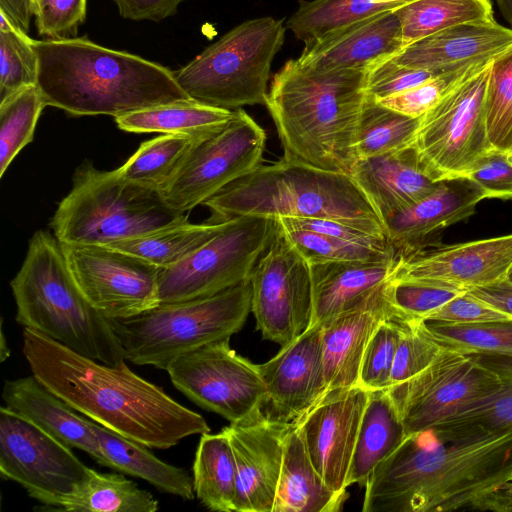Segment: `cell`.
Masks as SVG:
<instances>
[{
  "instance_id": "obj_56",
  "label": "cell",
  "mask_w": 512,
  "mask_h": 512,
  "mask_svg": "<svg viewBox=\"0 0 512 512\" xmlns=\"http://www.w3.org/2000/svg\"><path fill=\"white\" fill-rule=\"evenodd\" d=\"M0 10L24 31H29L33 16L31 0H0Z\"/></svg>"
},
{
  "instance_id": "obj_12",
  "label": "cell",
  "mask_w": 512,
  "mask_h": 512,
  "mask_svg": "<svg viewBox=\"0 0 512 512\" xmlns=\"http://www.w3.org/2000/svg\"><path fill=\"white\" fill-rule=\"evenodd\" d=\"M265 130L243 109L216 134L196 142L172 178L158 191L185 214L262 164Z\"/></svg>"
},
{
  "instance_id": "obj_38",
  "label": "cell",
  "mask_w": 512,
  "mask_h": 512,
  "mask_svg": "<svg viewBox=\"0 0 512 512\" xmlns=\"http://www.w3.org/2000/svg\"><path fill=\"white\" fill-rule=\"evenodd\" d=\"M500 375V388L431 428L442 435L497 433L512 429V359L481 356Z\"/></svg>"
},
{
  "instance_id": "obj_35",
  "label": "cell",
  "mask_w": 512,
  "mask_h": 512,
  "mask_svg": "<svg viewBox=\"0 0 512 512\" xmlns=\"http://www.w3.org/2000/svg\"><path fill=\"white\" fill-rule=\"evenodd\" d=\"M411 0H300L286 28L307 44L348 25L394 11Z\"/></svg>"
},
{
  "instance_id": "obj_51",
  "label": "cell",
  "mask_w": 512,
  "mask_h": 512,
  "mask_svg": "<svg viewBox=\"0 0 512 512\" xmlns=\"http://www.w3.org/2000/svg\"><path fill=\"white\" fill-rule=\"evenodd\" d=\"M438 74L440 73L412 68L390 58L369 71L367 94L380 100L411 89Z\"/></svg>"
},
{
  "instance_id": "obj_41",
  "label": "cell",
  "mask_w": 512,
  "mask_h": 512,
  "mask_svg": "<svg viewBox=\"0 0 512 512\" xmlns=\"http://www.w3.org/2000/svg\"><path fill=\"white\" fill-rule=\"evenodd\" d=\"M441 346L470 355L512 359V320L468 324L423 321Z\"/></svg>"
},
{
  "instance_id": "obj_44",
  "label": "cell",
  "mask_w": 512,
  "mask_h": 512,
  "mask_svg": "<svg viewBox=\"0 0 512 512\" xmlns=\"http://www.w3.org/2000/svg\"><path fill=\"white\" fill-rule=\"evenodd\" d=\"M44 107L37 85L0 102V177L18 153L33 140Z\"/></svg>"
},
{
  "instance_id": "obj_47",
  "label": "cell",
  "mask_w": 512,
  "mask_h": 512,
  "mask_svg": "<svg viewBox=\"0 0 512 512\" xmlns=\"http://www.w3.org/2000/svg\"><path fill=\"white\" fill-rule=\"evenodd\" d=\"M463 292L465 290L415 280L389 278L384 285L385 297L394 312L412 321H423Z\"/></svg>"
},
{
  "instance_id": "obj_21",
  "label": "cell",
  "mask_w": 512,
  "mask_h": 512,
  "mask_svg": "<svg viewBox=\"0 0 512 512\" xmlns=\"http://www.w3.org/2000/svg\"><path fill=\"white\" fill-rule=\"evenodd\" d=\"M293 426L262 413L225 427L237 470L236 512H273L285 439Z\"/></svg>"
},
{
  "instance_id": "obj_52",
  "label": "cell",
  "mask_w": 512,
  "mask_h": 512,
  "mask_svg": "<svg viewBox=\"0 0 512 512\" xmlns=\"http://www.w3.org/2000/svg\"><path fill=\"white\" fill-rule=\"evenodd\" d=\"M465 178L476 184L487 199H512V164L504 151H491Z\"/></svg>"
},
{
  "instance_id": "obj_62",
  "label": "cell",
  "mask_w": 512,
  "mask_h": 512,
  "mask_svg": "<svg viewBox=\"0 0 512 512\" xmlns=\"http://www.w3.org/2000/svg\"><path fill=\"white\" fill-rule=\"evenodd\" d=\"M507 277L512 281V267H511Z\"/></svg>"
},
{
  "instance_id": "obj_45",
  "label": "cell",
  "mask_w": 512,
  "mask_h": 512,
  "mask_svg": "<svg viewBox=\"0 0 512 512\" xmlns=\"http://www.w3.org/2000/svg\"><path fill=\"white\" fill-rule=\"evenodd\" d=\"M486 117L491 145L508 151L512 147V44L491 60Z\"/></svg>"
},
{
  "instance_id": "obj_6",
  "label": "cell",
  "mask_w": 512,
  "mask_h": 512,
  "mask_svg": "<svg viewBox=\"0 0 512 512\" xmlns=\"http://www.w3.org/2000/svg\"><path fill=\"white\" fill-rule=\"evenodd\" d=\"M16 322L73 351L111 366L126 355L109 319L99 313L75 283L58 239L38 230L10 282Z\"/></svg>"
},
{
  "instance_id": "obj_58",
  "label": "cell",
  "mask_w": 512,
  "mask_h": 512,
  "mask_svg": "<svg viewBox=\"0 0 512 512\" xmlns=\"http://www.w3.org/2000/svg\"><path fill=\"white\" fill-rule=\"evenodd\" d=\"M499 11L512 28V0H496Z\"/></svg>"
},
{
  "instance_id": "obj_46",
  "label": "cell",
  "mask_w": 512,
  "mask_h": 512,
  "mask_svg": "<svg viewBox=\"0 0 512 512\" xmlns=\"http://www.w3.org/2000/svg\"><path fill=\"white\" fill-rule=\"evenodd\" d=\"M492 59L474 61L442 72L411 89L377 101L401 114L419 118L456 86L485 68Z\"/></svg>"
},
{
  "instance_id": "obj_29",
  "label": "cell",
  "mask_w": 512,
  "mask_h": 512,
  "mask_svg": "<svg viewBox=\"0 0 512 512\" xmlns=\"http://www.w3.org/2000/svg\"><path fill=\"white\" fill-rule=\"evenodd\" d=\"M348 494L325 483L315 469L297 425L288 432L273 512H338Z\"/></svg>"
},
{
  "instance_id": "obj_9",
  "label": "cell",
  "mask_w": 512,
  "mask_h": 512,
  "mask_svg": "<svg viewBox=\"0 0 512 512\" xmlns=\"http://www.w3.org/2000/svg\"><path fill=\"white\" fill-rule=\"evenodd\" d=\"M285 36L282 19L245 21L208 46L175 79L193 100L236 110L265 105L271 63Z\"/></svg>"
},
{
  "instance_id": "obj_60",
  "label": "cell",
  "mask_w": 512,
  "mask_h": 512,
  "mask_svg": "<svg viewBox=\"0 0 512 512\" xmlns=\"http://www.w3.org/2000/svg\"><path fill=\"white\" fill-rule=\"evenodd\" d=\"M39 2H40V0H31V7H32L33 15H34V12H35Z\"/></svg>"
},
{
  "instance_id": "obj_25",
  "label": "cell",
  "mask_w": 512,
  "mask_h": 512,
  "mask_svg": "<svg viewBox=\"0 0 512 512\" xmlns=\"http://www.w3.org/2000/svg\"><path fill=\"white\" fill-rule=\"evenodd\" d=\"M350 175L383 225L391 216L425 197L438 184L423 170L411 144L358 159Z\"/></svg>"
},
{
  "instance_id": "obj_33",
  "label": "cell",
  "mask_w": 512,
  "mask_h": 512,
  "mask_svg": "<svg viewBox=\"0 0 512 512\" xmlns=\"http://www.w3.org/2000/svg\"><path fill=\"white\" fill-rule=\"evenodd\" d=\"M65 511L78 512H155L157 499L123 474L101 473L88 468L74 490L55 504Z\"/></svg>"
},
{
  "instance_id": "obj_7",
  "label": "cell",
  "mask_w": 512,
  "mask_h": 512,
  "mask_svg": "<svg viewBox=\"0 0 512 512\" xmlns=\"http://www.w3.org/2000/svg\"><path fill=\"white\" fill-rule=\"evenodd\" d=\"M72 180L50 222L60 243L110 245L188 217L170 209L157 191L125 180L118 168L83 163Z\"/></svg>"
},
{
  "instance_id": "obj_31",
  "label": "cell",
  "mask_w": 512,
  "mask_h": 512,
  "mask_svg": "<svg viewBox=\"0 0 512 512\" xmlns=\"http://www.w3.org/2000/svg\"><path fill=\"white\" fill-rule=\"evenodd\" d=\"M233 112L189 99L135 110L116 117L115 122L131 133L185 135L200 141L225 128Z\"/></svg>"
},
{
  "instance_id": "obj_30",
  "label": "cell",
  "mask_w": 512,
  "mask_h": 512,
  "mask_svg": "<svg viewBox=\"0 0 512 512\" xmlns=\"http://www.w3.org/2000/svg\"><path fill=\"white\" fill-rule=\"evenodd\" d=\"M106 459V467L141 478L156 489L193 500V480L188 472L158 459L149 447L90 421Z\"/></svg>"
},
{
  "instance_id": "obj_1",
  "label": "cell",
  "mask_w": 512,
  "mask_h": 512,
  "mask_svg": "<svg viewBox=\"0 0 512 512\" xmlns=\"http://www.w3.org/2000/svg\"><path fill=\"white\" fill-rule=\"evenodd\" d=\"M512 478V429L442 435L432 429L407 436L365 484L363 512L479 510Z\"/></svg>"
},
{
  "instance_id": "obj_19",
  "label": "cell",
  "mask_w": 512,
  "mask_h": 512,
  "mask_svg": "<svg viewBox=\"0 0 512 512\" xmlns=\"http://www.w3.org/2000/svg\"><path fill=\"white\" fill-rule=\"evenodd\" d=\"M265 386L263 412L297 425L326 395L322 326L315 324L267 362L258 365Z\"/></svg>"
},
{
  "instance_id": "obj_17",
  "label": "cell",
  "mask_w": 512,
  "mask_h": 512,
  "mask_svg": "<svg viewBox=\"0 0 512 512\" xmlns=\"http://www.w3.org/2000/svg\"><path fill=\"white\" fill-rule=\"evenodd\" d=\"M89 467L71 448L6 406L0 408V473L47 506L81 482Z\"/></svg>"
},
{
  "instance_id": "obj_59",
  "label": "cell",
  "mask_w": 512,
  "mask_h": 512,
  "mask_svg": "<svg viewBox=\"0 0 512 512\" xmlns=\"http://www.w3.org/2000/svg\"><path fill=\"white\" fill-rule=\"evenodd\" d=\"M10 356V349L6 344V338L3 331V321H1V336H0V360L4 362Z\"/></svg>"
},
{
  "instance_id": "obj_53",
  "label": "cell",
  "mask_w": 512,
  "mask_h": 512,
  "mask_svg": "<svg viewBox=\"0 0 512 512\" xmlns=\"http://www.w3.org/2000/svg\"><path fill=\"white\" fill-rule=\"evenodd\" d=\"M503 320H512V318L465 291L428 315L423 321L468 324Z\"/></svg>"
},
{
  "instance_id": "obj_23",
  "label": "cell",
  "mask_w": 512,
  "mask_h": 512,
  "mask_svg": "<svg viewBox=\"0 0 512 512\" xmlns=\"http://www.w3.org/2000/svg\"><path fill=\"white\" fill-rule=\"evenodd\" d=\"M404 48L398 16L388 11L304 44L298 61L319 70L370 71Z\"/></svg>"
},
{
  "instance_id": "obj_2",
  "label": "cell",
  "mask_w": 512,
  "mask_h": 512,
  "mask_svg": "<svg viewBox=\"0 0 512 512\" xmlns=\"http://www.w3.org/2000/svg\"><path fill=\"white\" fill-rule=\"evenodd\" d=\"M23 354L32 375L75 411L149 448L168 449L210 432L206 420L123 362L98 363L30 328Z\"/></svg>"
},
{
  "instance_id": "obj_48",
  "label": "cell",
  "mask_w": 512,
  "mask_h": 512,
  "mask_svg": "<svg viewBox=\"0 0 512 512\" xmlns=\"http://www.w3.org/2000/svg\"><path fill=\"white\" fill-rule=\"evenodd\" d=\"M408 322L412 321L394 313L378 326L363 354L358 385L369 391L390 387L396 350Z\"/></svg>"
},
{
  "instance_id": "obj_26",
  "label": "cell",
  "mask_w": 512,
  "mask_h": 512,
  "mask_svg": "<svg viewBox=\"0 0 512 512\" xmlns=\"http://www.w3.org/2000/svg\"><path fill=\"white\" fill-rule=\"evenodd\" d=\"M512 44V28L491 21L454 26L407 45L393 59L403 65L444 72L494 58Z\"/></svg>"
},
{
  "instance_id": "obj_43",
  "label": "cell",
  "mask_w": 512,
  "mask_h": 512,
  "mask_svg": "<svg viewBox=\"0 0 512 512\" xmlns=\"http://www.w3.org/2000/svg\"><path fill=\"white\" fill-rule=\"evenodd\" d=\"M34 39L0 10V102L37 85Z\"/></svg>"
},
{
  "instance_id": "obj_37",
  "label": "cell",
  "mask_w": 512,
  "mask_h": 512,
  "mask_svg": "<svg viewBox=\"0 0 512 512\" xmlns=\"http://www.w3.org/2000/svg\"><path fill=\"white\" fill-rule=\"evenodd\" d=\"M394 12L405 47L454 26L494 20L490 0H411Z\"/></svg>"
},
{
  "instance_id": "obj_50",
  "label": "cell",
  "mask_w": 512,
  "mask_h": 512,
  "mask_svg": "<svg viewBox=\"0 0 512 512\" xmlns=\"http://www.w3.org/2000/svg\"><path fill=\"white\" fill-rule=\"evenodd\" d=\"M86 12L87 0H40L33 16L40 36L61 40L76 37Z\"/></svg>"
},
{
  "instance_id": "obj_57",
  "label": "cell",
  "mask_w": 512,
  "mask_h": 512,
  "mask_svg": "<svg viewBox=\"0 0 512 512\" xmlns=\"http://www.w3.org/2000/svg\"><path fill=\"white\" fill-rule=\"evenodd\" d=\"M480 511L512 512V480L498 487L480 505Z\"/></svg>"
},
{
  "instance_id": "obj_11",
  "label": "cell",
  "mask_w": 512,
  "mask_h": 512,
  "mask_svg": "<svg viewBox=\"0 0 512 512\" xmlns=\"http://www.w3.org/2000/svg\"><path fill=\"white\" fill-rule=\"evenodd\" d=\"M278 231L275 218L239 216L188 257L160 269V304L204 298L247 279Z\"/></svg>"
},
{
  "instance_id": "obj_54",
  "label": "cell",
  "mask_w": 512,
  "mask_h": 512,
  "mask_svg": "<svg viewBox=\"0 0 512 512\" xmlns=\"http://www.w3.org/2000/svg\"><path fill=\"white\" fill-rule=\"evenodd\" d=\"M120 16L133 21L159 22L177 13L184 0H113Z\"/></svg>"
},
{
  "instance_id": "obj_36",
  "label": "cell",
  "mask_w": 512,
  "mask_h": 512,
  "mask_svg": "<svg viewBox=\"0 0 512 512\" xmlns=\"http://www.w3.org/2000/svg\"><path fill=\"white\" fill-rule=\"evenodd\" d=\"M225 222V221H224ZM224 222L194 224L188 217L149 233L108 246L139 257L158 268H167L188 257L212 239Z\"/></svg>"
},
{
  "instance_id": "obj_27",
  "label": "cell",
  "mask_w": 512,
  "mask_h": 512,
  "mask_svg": "<svg viewBox=\"0 0 512 512\" xmlns=\"http://www.w3.org/2000/svg\"><path fill=\"white\" fill-rule=\"evenodd\" d=\"M5 406L70 448L80 449L99 465L106 459L90 421L79 416L34 376L5 381Z\"/></svg>"
},
{
  "instance_id": "obj_24",
  "label": "cell",
  "mask_w": 512,
  "mask_h": 512,
  "mask_svg": "<svg viewBox=\"0 0 512 512\" xmlns=\"http://www.w3.org/2000/svg\"><path fill=\"white\" fill-rule=\"evenodd\" d=\"M385 283L321 324L327 392L358 385L362 357L372 335L395 313L385 297Z\"/></svg>"
},
{
  "instance_id": "obj_10",
  "label": "cell",
  "mask_w": 512,
  "mask_h": 512,
  "mask_svg": "<svg viewBox=\"0 0 512 512\" xmlns=\"http://www.w3.org/2000/svg\"><path fill=\"white\" fill-rule=\"evenodd\" d=\"M490 63L420 117L411 145L423 170L437 182L465 178L494 150L486 117Z\"/></svg>"
},
{
  "instance_id": "obj_4",
  "label": "cell",
  "mask_w": 512,
  "mask_h": 512,
  "mask_svg": "<svg viewBox=\"0 0 512 512\" xmlns=\"http://www.w3.org/2000/svg\"><path fill=\"white\" fill-rule=\"evenodd\" d=\"M369 71L319 70L288 60L266 96L284 154L314 167L350 174L367 97Z\"/></svg>"
},
{
  "instance_id": "obj_22",
  "label": "cell",
  "mask_w": 512,
  "mask_h": 512,
  "mask_svg": "<svg viewBox=\"0 0 512 512\" xmlns=\"http://www.w3.org/2000/svg\"><path fill=\"white\" fill-rule=\"evenodd\" d=\"M486 198L467 178L438 182L425 197L384 222L386 238L399 258L437 245L434 236L453 224L468 219Z\"/></svg>"
},
{
  "instance_id": "obj_15",
  "label": "cell",
  "mask_w": 512,
  "mask_h": 512,
  "mask_svg": "<svg viewBox=\"0 0 512 512\" xmlns=\"http://www.w3.org/2000/svg\"><path fill=\"white\" fill-rule=\"evenodd\" d=\"M250 282L251 311L264 339L284 347L312 326L309 264L279 225L270 245L256 263Z\"/></svg>"
},
{
  "instance_id": "obj_49",
  "label": "cell",
  "mask_w": 512,
  "mask_h": 512,
  "mask_svg": "<svg viewBox=\"0 0 512 512\" xmlns=\"http://www.w3.org/2000/svg\"><path fill=\"white\" fill-rule=\"evenodd\" d=\"M442 346L427 332L423 321L408 322L396 350L390 387L425 369L440 353Z\"/></svg>"
},
{
  "instance_id": "obj_61",
  "label": "cell",
  "mask_w": 512,
  "mask_h": 512,
  "mask_svg": "<svg viewBox=\"0 0 512 512\" xmlns=\"http://www.w3.org/2000/svg\"><path fill=\"white\" fill-rule=\"evenodd\" d=\"M506 154L509 162L512 164V147L508 151H506Z\"/></svg>"
},
{
  "instance_id": "obj_5",
  "label": "cell",
  "mask_w": 512,
  "mask_h": 512,
  "mask_svg": "<svg viewBox=\"0 0 512 512\" xmlns=\"http://www.w3.org/2000/svg\"><path fill=\"white\" fill-rule=\"evenodd\" d=\"M208 222L239 216L323 218L386 238L385 227L350 174L323 170L287 155L260 165L203 203Z\"/></svg>"
},
{
  "instance_id": "obj_16",
  "label": "cell",
  "mask_w": 512,
  "mask_h": 512,
  "mask_svg": "<svg viewBox=\"0 0 512 512\" xmlns=\"http://www.w3.org/2000/svg\"><path fill=\"white\" fill-rule=\"evenodd\" d=\"M61 246L78 288L107 319L131 318L160 304L157 266L108 245Z\"/></svg>"
},
{
  "instance_id": "obj_14",
  "label": "cell",
  "mask_w": 512,
  "mask_h": 512,
  "mask_svg": "<svg viewBox=\"0 0 512 512\" xmlns=\"http://www.w3.org/2000/svg\"><path fill=\"white\" fill-rule=\"evenodd\" d=\"M166 371L174 387L187 398L231 424L263 413L266 392L258 365L237 354L229 339L175 358Z\"/></svg>"
},
{
  "instance_id": "obj_13",
  "label": "cell",
  "mask_w": 512,
  "mask_h": 512,
  "mask_svg": "<svg viewBox=\"0 0 512 512\" xmlns=\"http://www.w3.org/2000/svg\"><path fill=\"white\" fill-rule=\"evenodd\" d=\"M501 384L499 373L481 356L442 346L425 369L387 390L407 437L435 427Z\"/></svg>"
},
{
  "instance_id": "obj_39",
  "label": "cell",
  "mask_w": 512,
  "mask_h": 512,
  "mask_svg": "<svg viewBox=\"0 0 512 512\" xmlns=\"http://www.w3.org/2000/svg\"><path fill=\"white\" fill-rule=\"evenodd\" d=\"M196 142L185 135L160 134L141 143L118 169L125 180L158 192L176 173Z\"/></svg>"
},
{
  "instance_id": "obj_3",
  "label": "cell",
  "mask_w": 512,
  "mask_h": 512,
  "mask_svg": "<svg viewBox=\"0 0 512 512\" xmlns=\"http://www.w3.org/2000/svg\"><path fill=\"white\" fill-rule=\"evenodd\" d=\"M39 88L45 106L73 116L126 113L191 99L174 71L138 55L85 37L34 40Z\"/></svg>"
},
{
  "instance_id": "obj_18",
  "label": "cell",
  "mask_w": 512,
  "mask_h": 512,
  "mask_svg": "<svg viewBox=\"0 0 512 512\" xmlns=\"http://www.w3.org/2000/svg\"><path fill=\"white\" fill-rule=\"evenodd\" d=\"M368 395L360 385L329 391L297 424L315 469L340 494H348L347 476Z\"/></svg>"
},
{
  "instance_id": "obj_20",
  "label": "cell",
  "mask_w": 512,
  "mask_h": 512,
  "mask_svg": "<svg viewBox=\"0 0 512 512\" xmlns=\"http://www.w3.org/2000/svg\"><path fill=\"white\" fill-rule=\"evenodd\" d=\"M512 234L464 243L437 244L399 258L391 279L432 282L469 291L508 276Z\"/></svg>"
},
{
  "instance_id": "obj_8",
  "label": "cell",
  "mask_w": 512,
  "mask_h": 512,
  "mask_svg": "<svg viewBox=\"0 0 512 512\" xmlns=\"http://www.w3.org/2000/svg\"><path fill=\"white\" fill-rule=\"evenodd\" d=\"M250 278L215 295L159 304L127 319H109L126 360L166 370L177 357L230 337L251 312Z\"/></svg>"
},
{
  "instance_id": "obj_55",
  "label": "cell",
  "mask_w": 512,
  "mask_h": 512,
  "mask_svg": "<svg viewBox=\"0 0 512 512\" xmlns=\"http://www.w3.org/2000/svg\"><path fill=\"white\" fill-rule=\"evenodd\" d=\"M468 292L512 318V281L508 277Z\"/></svg>"
},
{
  "instance_id": "obj_34",
  "label": "cell",
  "mask_w": 512,
  "mask_h": 512,
  "mask_svg": "<svg viewBox=\"0 0 512 512\" xmlns=\"http://www.w3.org/2000/svg\"><path fill=\"white\" fill-rule=\"evenodd\" d=\"M236 463L225 428L201 434L193 464L195 496L211 511H235Z\"/></svg>"
},
{
  "instance_id": "obj_40",
  "label": "cell",
  "mask_w": 512,
  "mask_h": 512,
  "mask_svg": "<svg viewBox=\"0 0 512 512\" xmlns=\"http://www.w3.org/2000/svg\"><path fill=\"white\" fill-rule=\"evenodd\" d=\"M419 122L420 117L401 114L367 94L357 129V160L410 145Z\"/></svg>"
},
{
  "instance_id": "obj_42",
  "label": "cell",
  "mask_w": 512,
  "mask_h": 512,
  "mask_svg": "<svg viewBox=\"0 0 512 512\" xmlns=\"http://www.w3.org/2000/svg\"><path fill=\"white\" fill-rule=\"evenodd\" d=\"M280 230L308 264L328 261H378L398 256L388 242L362 244L293 226L275 218Z\"/></svg>"
},
{
  "instance_id": "obj_28",
  "label": "cell",
  "mask_w": 512,
  "mask_h": 512,
  "mask_svg": "<svg viewBox=\"0 0 512 512\" xmlns=\"http://www.w3.org/2000/svg\"><path fill=\"white\" fill-rule=\"evenodd\" d=\"M399 257L378 261H328L309 264L312 294V326L352 307L393 274Z\"/></svg>"
},
{
  "instance_id": "obj_32",
  "label": "cell",
  "mask_w": 512,
  "mask_h": 512,
  "mask_svg": "<svg viewBox=\"0 0 512 512\" xmlns=\"http://www.w3.org/2000/svg\"><path fill=\"white\" fill-rule=\"evenodd\" d=\"M406 434L387 389L369 391L347 476V487L366 484L374 468L404 441Z\"/></svg>"
}]
</instances>
